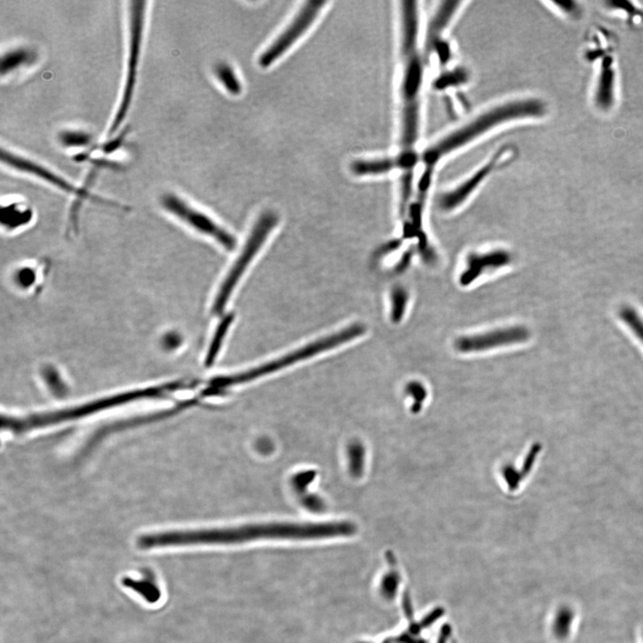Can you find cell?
Masks as SVG:
<instances>
[{
  "instance_id": "8992f818",
  "label": "cell",
  "mask_w": 643,
  "mask_h": 643,
  "mask_svg": "<svg viewBox=\"0 0 643 643\" xmlns=\"http://www.w3.org/2000/svg\"><path fill=\"white\" fill-rule=\"evenodd\" d=\"M147 4L142 0L128 3V44L125 82L121 98L108 128V139L116 136L132 108L135 95L140 61H142L144 33L147 23Z\"/></svg>"
},
{
  "instance_id": "8fae6325",
  "label": "cell",
  "mask_w": 643,
  "mask_h": 643,
  "mask_svg": "<svg viewBox=\"0 0 643 643\" xmlns=\"http://www.w3.org/2000/svg\"><path fill=\"white\" fill-rule=\"evenodd\" d=\"M529 337L530 332L525 326H510L479 335L462 337L456 340L455 348L459 352L466 354L483 352L501 347L525 342Z\"/></svg>"
},
{
  "instance_id": "4dcf8cb0",
  "label": "cell",
  "mask_w": 643,
  "mask_h": 643,
  "mask_svg": "<svg viewBox=\"0 0 643 643\" xmlns=\"http://www.w3.org/2000/svg\"><path fill=\"white\" fill-rule=\"evenodd\" d=\"M164 336L163 343L168 349L177 348L181 343V336L177 332H167Z\"/></svg>"
},
{
  "instance_id": "4fadbf2b",
  "label": "cell",
  "mask_w": 643,
  "mask_h": 643,
  "mask_svg": "<svg viewBox=\"0 0 643 643\" xmlns=\"http://www.w3.org/2000/svg\"><path fill=\"white\" fill-rule=\"evenodd\" d=\"M35 218L32 206L23 199L3 201L0 223L6 233H15L29 227Z\"/></svg>"
},
{
  "instance_id": "ba28073f",
  "label": "cell",
  "mask_w": 643,
  "mask_h": 643,
  "mask_svg": "<svg viewBox=\"0 0 643 643\" xmlns=\"http://www.w3.org/2000/svg\"><path fill=\"white\" fill-rule=\"evenodd\" d=\"M278 218L274 213L267 211L260 216L259 221L256 223L252 230V233L247 240L245 246L242 250V254L233 264L229 274H227L225 281L220 287L218 295L215 298L214 305L212 307L213 314L219 315L222 314L225 309L227 302L233 293V290L238 284L242 274L249 267L251 261L259 252L261 247L270 235L272 230L277 225Z\"/></svg>"
},
{
  "instance_id": "52a82bcc",
  "label": "cell",
  "mask_w": 643,
  "mask_h": 643,
  "mask_svg": "<svg viewBox=\"0 0 643 643\" xmlns=\"http://www.w3.org/2000/svg\"><path fill=\"white\" fill-rule=\"evenodd\" d=\"M171 393H174V386L171 383L160 385V386L140 388V390L89 402V403L79 406L77 408L51 412L49 414L33 415L22 418H9L6 421L3 420V428L6 427L9 431L13 432H23L32 429L45 427V426L84 418L86 415L94 414V413L103 411L105 409L116 407V406L130 403V402L142 400V398H158Z\"/></svg>"
},
{
  "instance_id": "30bf717a",
  "label": "cell",
  "mask_w": 643,
  "mask_h": 643,
  "mask_svg": "<svg viewBox=\"0 0 643 643\" xmlns=\"http://www.w3.org/2000/svg\"><path fill=\"white\" fill-rule=\"evenodd\" d=\"M325 4L326 1H323V0H311V1L306 2L287 28L260 55L259 58L260 67L262 68L271 67L275 61L286 53L293 46L296 41L301 39L302 35L311 28Z\"/></svg>"
},
{
  "instance_id": "1f68e13d",
  "label": "cell",
  "mask_w": 643,
  "mask_h": 643,
  "mask_svg": "<svg viewBox=\"0 0 643 643\" xmlns=\"http://www.w3.org/2000/svg\"><path fill=\"white\" fill-rule=\"evenodd\" d=\"M303 503L308 510L312 511H320L324 508V503L321 498L316 496H308L304 498Z\"/></svg>"
},
{
  "instance_id": "277c9868",
  "label": "cell",
  "mask_w": 643,
  "mask_h": 643,
  "mask_svg": "<svg viewBox=\"0 0 643 643\" xmlns=\"http://www.w3.org/2000/svg\"><path fill=\"white\" fill-rule=\"evenodd\" d=\"M366 332V326L362 324H355L349 326L342 331L333 335L325 337V338L319 339L315 342L306 345L303 348L298 349L287 354L280 359L271 361L269 363L264 364L262 366L257 367L256 369L246 371V372L231 374V376H220L214 378L208 387L203 391L201 395V398L216 396L218 394L225 393L226 390L233 386L250 383L254 380L267 374L276 372L291 366V364L301 362L305 359L318 355L320 353L328 352V350L335 349L336 347L342 345L346 342L359 338Z\"/></svg>"
},
{
  "instance_id": "4316f807",
  "label": "cell",
  "mask_w": 643,
  "mask_h": 643,
  "mask_svg": "<svg viewBox=\"0 0 643 643\" xmlns=\"http://www.w3.org/2000/svg\"><path fill=\"white\" fill-rule=\"evenodd\" d=\"M391 320L400 323L403 318L408 301V293L403 287H395L391 292Z\"/></svg>"
},
{
  "instance_id": "44dd1931",
  "label": "cell",
  "mask_w": 643,
  "mask_h": 643,
  "mask_svg": "<svg viewBox=\"0 0 643 643\" xmlns=\"http://www.w3.org/2000/svg\"><path fill=\"white\" fill-rule=\"evenodd\" d=\"M123 586L130 588L140 596H142L147 603H156L160 600L161 593L160 587L155 583V579L151 573L145 574L142 580L136 581L130 577H125L123 580Z\"/></svg>"
},
{
  "instance_id": "e0dca14e",
  "label": "cell",
  "mask_w": 643,
  "mask_h": 643,
  "mask_svg": "<svg viewBox=\"0 0 643 643\" xmlns=\"http://www.w3.org/2000/svg\"><path fill=\"white\" fill-rule=\"evenodd\" d=\"M396 169H401L396 156L355 160L350 164V170L356 177H376Z\"/></svg>"
},
{
  "instance_id": "2e32d148",
  "label": "cell",
  "mask_w": 643,
  "mask_h": 643,
  "mask_svg": "<svg viewBox=\"0 0 643 643\" xmlns=\"http://www.w3.org/2000/svg\"><path fill=\"white\" fill-rule=\"evenodd\" d=\"M44 268L40 264H21L12 274L13 284L23 293L35 292L43 284Z\"/></svg>"
},
{
  "instance_id": "6da1fadb",
  "label": "cell",
  "mask_w": 643,
  "mask_h": 643,
  "mask_svg": "<svg viewBox=\"0 0 643 643\" xmlns=\"http://www.w3.org/2000/svg\"><path fill=\"white\" fill-rule=\"evenodd\" d=\"M349 532L345 522L324 524H267L197 531L156 532L142 536V549L197 544H235L264 539H316L342 537Z\"/></svg>"
},
{
  "instance_id": "f546056e",
  "label": "cell",
  "mask_w": 643,
  "mask_h": 643,
  "mask_svg": "<svg viewBox=\"0 0 643 643\" xmlns=\"http://www.w3.org/2000/svg\"><path fill=\"white\" fill-rule=\"evenodd\" d=\"M315 477V471H305L303 473L296 474L293 480H292V484H293L296 490L300 491L308 486L314 481Z\"/></svg>"
},
{
  "instance_id": "7402d4cb",
  "label": "cell",
  "mask_w": 643,
  "mask_h": 643,
  "mask_svg": "<svg viewBox=\"0 0 643 643\" xmlns=\"http://www.w3.org/2000/svg\"><path fill=\"white\" fill-rule=\"evenodd\" d=\"M235 315L228 314L225 316L219 323L216 328L214 337L209 345L208 354L206 356V367H211L214 364L216 357H218L220 350H221L223 340H225L227 332H229L230 328L233 325Z\"/></svg>"
},
{
  "instance_id": "7a4b0ae2",
  "label": "cell",
  "mask_w": 643,
  "mask_h": 643,
  "mask_svg": "<svg viewBox=\"0 0 643 643\" xmlns=\"http://www.w3.org/2000/svg\"><path fill=\"white\" fill-rule=\"evenodd\" d=\"M401 138L415 142L420 133V105L424 62L419 50V6L401 3Z\"/></svg>"
},
{
  "instance_id": "603a6c76",
  "label": "cell",
  "mask_w": 643,
  "mask_h": 643,
  "mask_svg": "<svg viewBox=\"0 0 643 643\" xmlns=\"http://www.w3.org/2000/svg\"><path fill=\"white\" fill-rule=\"evenodd\" d=\"M603 73L599 78L597 89V102L601 106H608L612 103L613 98L615 74L610 61L603 64Z\"/></svg>"
},
{
  "instance_id": "ac0fdd59",
  "label": "cell",
  "mask_w": 643,
  "mask_h": 643,
  "mask_svg": "<svg viewBox=\"0 0 643 643\" xmlns=\"http://www.w3.org/2000/svg\"><path fill=\"white\" fill-rule=\"evenodd\" d=\"M36 60V53L27 47H16L6 51L0 61V73L5 77L21 68L29 67Z\"/></svg>"
},
{
  "instance_id": "cb8c5ba5",
  "label": "cell",
  "mask_w": 643,
  "mask_h": 643,
  "mask_svg": "<svg viewBox=\"0 0 643 643\" xmlns=\"http://www.w3.org/2000/svg\"><path fill=\"white\" fill-rule=\"evenodd\" d=\"M215 73L218 81L221 82L226 91L232 95H240L242 91V86L238 77L231 65L226 63L216 65Z\"/></svg>"
},
{
  "instance_id": "d4e9b609",
  "label": "cell",
  "mask_w": 643,
  "mask_h": 643,
  "mask_svg": "<svg viewBox=\"0 0 643 643\" xmlns=\"http://www.w3.org/2000/svg\"><path fill=\"white\" fill-rule=\"evenodd\" d=\"M350 473L354 478L362 476L366 465V449L359 441H354L348 447Z\"/></svg>"
},
{
  "instance_id": "7c38bea8",
  "label": "cell",
  "mask_w": 643,
  "mask_h": 643,
  "mask_svg": "<svg viewBox=\"0 0 643 643\" xmlns=\"http://www.w3.org/2000/svg\"><path fill=\"white\" fill-rule=\"evenodd\" d=\"M503 153H500L491 158V160L481 167L479 170L476 171L472 177L467 179L459 187L454 189L453 191L447 192L442 195L439 199L440 208L445 211H452L457 208V206L463 204L473 194L479 185L489 177L491 172L496 168L498 164L501 162Z\"/></svg>"
},
{
  "instance_id": "5b68a950",
  "label": "cell",
  "mask_w": 643,
  "mask_h": 643,
  "mask_svg": "<svg viewBox=\"0 0 643 643\" xmlns=\"http://www.w3.org/2000/svg\"><path fill=\"white\" fill-rule=\"evenodd\" d=\"M1 162L11 169L18 172V173L28 175V177L37 179L38 181L44 182L45 184L50 185L55 190L63 192V194L70 196L74 199V201L68 213L67 222V230L68 233H77L78 231L79 221H80V214L85 202H91L92 204L110 206V208L120 209V211H128V206H123L121 203L113 201L95 194L94 192L87 190L85 187L79 186L68 180L57 172L45 167L44 164L38 163L37 161L30 160L21 155L12 152L11 150H1Z\"/></svg>"
},
{
  "instance_id": "5bb4252c",
  "label": "cell",
  "mask_w": 643,
  "mask_h": 643,
  "mask_svg": "<svg viewBox=\"0 0 643 643\" xmlns=\"http://www.w3.org/2000/svg\"><path fill=\"white\" fill-rule=\"evenodd\" d=\"M511 259L510 254L505 250L491 251L486 254H472L467 259V266L460 277V283L462 285H469L487 270L498 269L508 266Z\"/></svg>"
},
{
  "instance_id": "f1b7e54d",
  "label": "cell",
  "mask_w": 643,
  "mask_h": 643,
  "mask_svg": "<svg viewBox=\"0 0 643 643\" xmlns=\"http://www.w3.org/2000/svg\"><path fill=\"white\" fill-rule=\"evenodd\" d=\"M466 74L464 71H450L449 73L442 74L441 77L438 78L435 86H437V88L446 89L454 85V82L457 85L462 84L466 82Z\"/></svg>"
},
{
  "instance_id": "9a60e30c",
  "label": "cell",
  "mask_w": 643,
  "mask_h": 643,
  "mask_svg": "<svg viewBox=\"0 0 643 643\" xmlns=\"http://www.w3.org/2000/svg\"><path fill=\"white\" fill-rule=\"evenodd\" d=\"M462 4V2L460 1H444L438 6L430 21L426 35V46L428 50L435 51L445 46L447 43L442 41L443 33L448 28L457 12H459Z\"/></svg>"
},
{
  "instance_id": "3957f363",
  "label": "cell",
  "mask_w": 643,
  "mask_h": 643,
  "mask_svg": "<svg viewBox=\"0 0 643 643\" xmlns=\"http://www.w3.org/2000/svg\"><path fill=\"white\" fill-rule=\"evenodd\" d=\"M546 112L545 103L538 99H518L494 106L428 147L422 154V162L425 167L435 168L449 154L498 126L520 120L542 118Z\"/></svg>"
},
{
  "instance_id": "484cf974",
  "label": "cell",
  "mask_w": 643,
  "mask_h": 643,
  "mask_svg": "<svg viewBox=\"0 0 643 643\" xmlns=\"http://www.w3.org/2000/svg\"><path fill=\"white\" fill-rule=\"evenodd\" d=\"M619 316L634 333L636 338L643 344V319L637 311L625 306L619 311Z\"/></svg>"
},
{
  "instance_id": "d6986e66",
  "label": "cell",
  "mask_w": 643,
  "mask_h": 643,
  "mask_svg": "<svg viewBox=\"0 0 643 643\" xmlns=\"http://www.w3.org/2000/svg\"><path fill=\"white\" fill-rule=\"evenodd\" d=\"M539 449H541V448H539L538 444L532 447L530 453L526 457L524 465H522L520 470H517L515 467L511 465L505 466L503 469H502V476H503L504 480L508 484V489L510 491H515L518 489L521 481L524 480V478L527 476L529 473H530L535 459H537Z\"/></svg>"
},
{
  "instance_id": "83f0119b",
  "label": "cell",
  "mask_w": 643,
  "mask_h": 643,
  "mask_svg": "<svg viewBox=\"0 0 643 643\" xmlns=\"http://www.w3.org/2000/svg\"><path fill=\"white\" fill-rule=\"evenodd\" d=\"M406 394L412 398L411 411L414 414H418L424 407L426 398L428 397L427 391H426L424 384L419 381H411L405 388Z\"/></svg>"
},
{
  "instance_id": "9c48e42d",
  "label": "cell",
  "mask_w": 643,
  "mask_h": 643,
  "mask_svg": "<svg viewBox=\"0 0 643 643\" xmlns=\"http://www.w3.org/2000/svg\"><path fill=\"white\" fill-rule=\"evenodd\" d=\"M160 206L167 215L196 232L216 240L225 249L232 250L236 245L235 239L225 229L213 221L209 216L189 204L186 201L174 194H164L160 198Z\"/></svg>"
},
{
  "instance_id": "ffe728a7",
  "label": "cell",
  "mask_w": 643,
  "mask_h": 643,
  "mask_svg": "<svg viewBox=\"0 0 643 643\" xmlns=\"http://www.w3.org/2000/svg\"><path fill=\"white\" fill-rule=\"evenodd\" d=\"M57 140L65 150H86L94 145V136L84 130L67 129L58 133Z\"/></svg>"
}]
</instances>
